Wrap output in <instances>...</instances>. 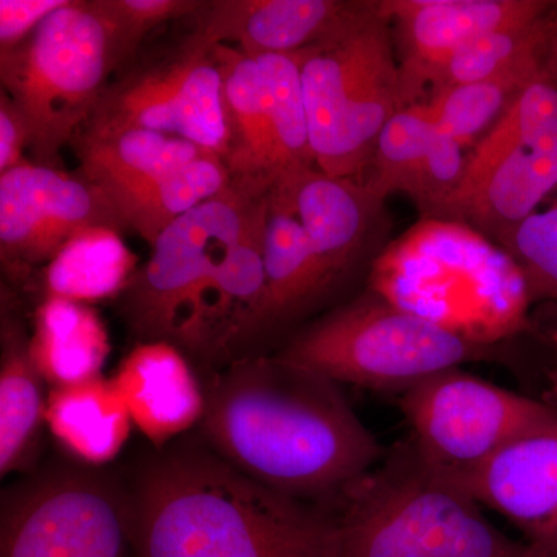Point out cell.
<instances>
[{"label": "cell", "instance_id": "1", "mask_svg": "<svg viewBox=\"0 0 557 557\" xmlns=\"http://www.w3.org/2000/svg\"><path fill=\"white\" fill-rule=\"evenodd\" d=\"M201 429L230 467L304 504H343L386 457L338 383L276 355L219 376Z\"/></svg>", "mask_w": 557, "mask_h": 557}, {"label": "cell", "instance_id": "2", "mask_svg": "<svg viewBox=\"0 0 557 557\" xmlns=\"http://www.w3.org/2000/svg\"><path fill=\"white\" fill-rule=\"evenodd\" d=\"M131 512L134 557H335V516L215 456L156 461Z\"/></svg>", "mask_w": 557, "mask_h": 557}, {"label": "cell", "instance_id": "3", "mask_svg": "<svg viewBox=\"0 0 557 557\" xmlns=\"http://www.w3.org/2000/svg\"><path fill=\"white\" fill-rule=\"evenodd\" d=\"M369 289L478 346L528 327L525 278L504 249L450 220L426 219L373 263Z\"/></svg>", "mask_w": 557, "mask_h": 557}, {"label": "cell", "instance_id": "4", "mask_svg": "<svg viewBox=\"0 0 557 557\" xmlns=\"http://www.w3.org/2000/svg\"><path fill=\"white\" fill-rule=\"evenodd\" d=\"M480 507L406 440L343 502L335 557H557L502 533Z\"/></svg>", "mask_w": 557, "mask_h": 557}, {"label": "cell", "instance_id": "5", "mask_svg": "<svg viewBox=\"0 0 557 557\" xmlns=\"http://www.w3.org/2000/svg\"><path fill=\"white\" fill-rule=\"evenodd\" d=\"M298 57L318 170L361 180L381 131L409 108L383 0H358L332 32Z\"/></svg>", "mask_w": 557, "mask_h": 557}, {"label": "cell", "instance_id": "6", "mask_svg": "<svg viewBox=\"0 0 557 557\" xmlns=\"http://www.w3.org/2000/svg\"><path fill=\"white\" fill-rule=\"evenodd\" d=\"M120 64L112 27L95 0H70L20 47L0 53L2 91L24 116L35 163L57 166Z\"/></svg>", "mask_w": 557, "mask_h": 557}, {"label": "cell", "instance_id": "7", "mask_svg": "<svg viewBox=\"0 0 557 557\" xmlns=\"http://www.w3.org/2000/svg\"><path fill=\"white\" fill-rule=\"evenodd\" d=\"M491 354L369 289L293 336L276 357L338 384L401 394Z\"/></svg>", "mask_w": 557, "mask_h": 557}, {"label": "cell", "instance_id": "8", "mask_svg": "<svg viewBox=\"0 0 557 557\" xmlns=\"http://www.w3.org/2000/svg\"><path fill=\"white\" fill-rule=\"evenodd\" d=\"M262 197L230 183L153 242L148 262L124 292L127 321L143 343L166 341L199 354L205 300L215 270Z\"/></svg>", "mask_w": 557, "mask_h": 557}, {"label": "cell", "instance_id": "9", "mask_svg": "<svg viewBox=\"0 0 557 557\" xmlns=\"http://www.w3.org/2000/svg\"><path fill=\"white\" fill-rule=\"evenodd\" d=\"M398 405L417 456L457 486L516 440L557 423V410L545 403L461 369L409 387Z\"/></svg>", "mask_w": 557, "mask_h": 557}, {"label": "cell", "instance_id": "10", "mask_svg": "<svg viewBox=\"0 0 557 557\" xmlns=\"http://www.w3.org/2000/svg\"><path fill=\"white\" fill-rule=\"evenodd\" d=\"M129 549L131 505L90 475L40 479L3 505L0 557H127Z\"/></svg>", "mask_w": 557, "mask_h": 557}, {"label": "cell", "instance_id": "11", "mask_svg": "<svg viewBox=\"0 0 557 557\" xmlns=\"http://www.w3.org/2000/svg\"><path fill=\"white\" fill-rule=\"evenodd\" d=\"M87 124L160 132L188 139L225 161L228 119L212 49L190 36L177 57L109 86Z\"/></svg>", "mask_w": 557, "mask_h": 557}, {"label": "cell", "instance_id": "12", "mask_svg": "<svg viewBox=\"0 0 557 557\" xmlns=\"http://www.w3.org/2000/svg\"><path fill=\"white\" fill-rule=\"evenodd\" d=\"M94 228L126 230L86 175L30 160L0 175V255L14 273L47 265L73 237Z\"/></svg>", "mask_w": 557, "mask_h": 557}, {"label": "cell", "instance_id": "13", "mask_svg": "<svg viewBox=\"0 0 557 557\" xmlns=\"http://www.w3.org/2000/svg\"><path fill=\"white\" fill-rule=\"evenodd\" d=\"M548 0H383L401 47L399 70L408 106L417 104L435 73L486 33L536 20Z\"/></svg>", "mask_w": 557, "mask_h": 557}, {"label": "cell", "instance_id": "14", "mask_svg": "<svg viewBox=\"0 0 557 557\" xmlns=\"http://www.w3.org/2000/svg\"><path fill=\"white\" fill-rule=\"evenodd\" d=\"M460 487L557 556V423L516 440Z\"/></svg>", "mask_w": 557, "mask_h": 557}, {"label": "cell", "instance_id": "15", "mask_svg": "<svg viewBox=\"0 0 557 557\" xmlns=\"http://www.w3.org/2000/svg\"><path fill=\"white\" fill-rule=\"evenodd\" d=\"M358 0H219L205 3L193 38L205 47L237 44L244 53H296L332 32Z\"/></svg>", "mask_w": 557, "mask_h": 557}, {"label": "cell", "instance_id": "16", "mask_svg": "<svg viewBox=\"0 0 557 557\" xmlns=\"http://www.w3.org/2000/svg\"><path fill=\"white\" fill-rule=\"evenodd\" d=\"M271 189L295 211L333 285L357 256L383 201L362 180L332 177L317 166L289 172Z\"/></svg>", "mask_w": 557, "mask_h": 557}, {"label": "cell", "instance_id": "17", "mask_svg": "<svg viewBox=\"0 0 557 557\" xmlns=\"http://www.w3.org/2000/svg\"><path fill=\"white\" fill-rule=\"evenodd\" d=\"M113 384L132 423L156 446L201 423L207 395L188 359L174 344L146 341L121 361Z\"/></svg>", "mask_w": 557, "mask_h": 557}, {"label": "cell", "instance_id": "18", "mask_svg": "<svg viewBox=\"0 0 557 557\" xmlns=\"http://www.w3.org/2000/svg\"><path fill=\"white\" fill-rule=\"evenodd\" d=\"M557 186V120L500 161L446 219L500 242Z\"/></svg>", "mask_w": 557, "mask_h": 557}, {"label": "cell", "instance_id": "19", "mask_svg": "<svg viewBox=\"0 0 557 557\" xmlns=\"http://www.w3.org/2000/svg\"><path fill=\"white\" fill-rule=\"evenodd\" d=\"M223 79L231 183L265 196L278 180L276 148L258 61L233 46L212 47Z\"/></svg>", "mask_w": 557, "mask_h": 557}, {"label": "cell", "instance_id": "20", "mask_svg": "<svg viewBox=\"0 0 557 557\" xmlns=\"http://www.w3.org/2000/svg\"><path fill=\"white\" fill-rule=\"evenodd\" d=\"M267 199L265 293L244 338L292 321L332 287L288 201L274 189Z\"/></svg>", "mask_w": 557, "mask_h": 557}, {"label": "cell", "instance_id": "21", "mask_svg": "<svg viewBox=\"0 0 557 557\" xmlns=\"http://www.w3.org/2000/svg\"><path fill=\"white\" fill-rule=\"evenodd\" d=\"M81 174L113 197L212 153L188 139L135 127L87 126L73 139Z\"/></svg>", "mask_w": 557, "mask_h": 557}, {"label": "cell", "instance_id": "22", "mask_svg": "<svg viewBox=\"0 0 557 557\" xmlns=\"http://www.w3.org/2000/svg\"><path fill=\"white\" fill-rule=\"evenodd\" d=\"M51 437L81 463L100 467L119 456L134 428L112 379L53 387L46 406Z\"/></svg>", "mask_w": 557, "mask_h": 557}, {"label": "cell", "instance_id": "23", "mask_svg": "<svg viewBox=\"0 0 557 557\" xmlns=\"http://www.w3.org/2000/svg\"><path fill=\"white\" fill-rule=\"evenodd\" d=\"M33 361L53 387L101 376L110 355L109 333L87 304L46 296L30 336Z\"/></svg>", "mask_w": 557, "mask_h": 557}, {"label": "cell", "instance_id": "24", "mask_svg": "<svg viewBox=\"0 0 557 557\" xmlns=\"http://www.w3.org/2000/svg\"><path fill=\"white\" fill-rule=\"evenodd\" d=\"M30 350V338L17 322L2 324V361H0V474L28 463L38 443L40 426L46 423L47 398Z\"/></svg>", "mask_w": 557, "mask_h": 557}, {"label": "cell", "instance_id": "25", "mask_svg": "<svg viewBox=\"0 0 557 557\" xmlns=\"http://www.w3.org/2000/svg\"><path fill=\"white\" fill-rule=\"evenodd\" d=\"M225 161L207 153L193 163L110 197L124 228L150 244L175 220L230 186Z\"/></svg>", "mask_w": 557, "mask_h": 557}, {"label": "cell", "instance_id": "26", "mask_svg": "<svg viewBox=\"0 0 557 557\" xmlns=\"http://www.w3.org/2000/svg\"><path fill=\"white\" fill-rule=\"evenodd\" d=\"M120 233L94 228L73 237L44 269L46 296L89 306L126 292L138 259Z\"/></svg>", "mask_w": 557, "mask_h": 557}, {"label": "cell", "instance_id": "27", "mask_svg": "<svg viewBox=\"0 0 557 557\" xmlns=\"http://www.w3.org/2000/svg\"><path fill=\"white\" fill-rule=\"evenodd\" d=\"M556 64L557 40L548 49L523 58L491 78L437 91L426 102L429 113L442 129L467 148L504 115L533 81Z\"/></svg>", "mask_w": 557, "mask_h": 557}, {"label": "cell", "instance_id": "28", "mask_svg": "<svg viewBox=\"0 0 557 557\" xmlns=\"http://www.w3.org/2000/svg\"><path fill=\"white\" fill-rule=\"evenodd\" d=\"M555 120H557V64L533 81L505 110L504 115L491 126V129L480 138L472 152L467 156L460 188L443 211L442 218L437 220L446 219L450 209L471 196L496 164L507 159L509 153L525 145L528 139L533 138L542 127Z\"/></svg>", "mask_w": 557, "mask_h": 557}, {"label": "cell", "instance_id": "29", "mask_svg": "<svg viewBox=\"0 0 557 557\" xmlns=\"http://www.w3.org/2000/svg\"><path fill=\"white\" fill-rule=\"evenodd\" d=\"M557 40V2L536 20L486 33L457 51L431 81L432 95L491 78Z\"/></svg>", "mask_w": 557, "mask_h": 557}, {"label": "cell", "instance_id": "30", "mask_svg": "<svg viewBox=\"0 0 557 557\" xmlns=\"http://www.w3.org/2000/svg\"><path fill=\"white\" fill-rule=\"evenodd\" d=\"M255 58L265 89L278 178L289 172L317 166L311 150L298 51L258 54Z\"/></svg>", "mask_w": 557, "mask_h": 557}, {"label": "cell", "instance_id": "31", "mask_svg": "<svg viewBox=\"0 0 557 557\" xmlns=\"http://www.w3.org/2000/svg\"><path fill=\"white\" fill-rule=\"evenodd\" d=\"M432 129L434 120L426 102H417L397 113L381 131L370 174L362 182L383 203L395 193L412 199Z\"/></svg>", "mask_w": 557, "mask_h": 557}, {"label": "cell", "instance_id": "32", "mask_svg": "<svg viewBox=\"0 0 557 557\" xmlns=\"http://www.w3.org/2000/svg\"><path fill=\"white\" fill-rule=\"evenodd\" d=\"M498 244L525 278L531 302L557 299V207L534 212Z\"/></svg>", "mask_w": 557, "mask_h": 557}, {"label": "cell", "instance_id": "33", "mask_svg": "<svg viewBox=\"0 0 557 557\" xmlns=\"http://www.w3.org/2000/svg\"><path fill=\"white\" fill-rule=\"evenodd\" d=\"M115 38L120 61L129 60L138 44L153 28L177 17L199 13L196 0H95Z\"/></svg>", "mask_w": 557, "mask_h": 557}, {"label": "cell", "instance_id": "34", "mask_svg": "<svg viewBox=\"0 0 557 557\" xmlns=\"http://www.w3.org/2000/svg\"><path fill=\"white\" fill-rule=\"evenodd\" d=\"M70 0H0V53L20 47Z\"/></svg>", "mask_w": 557, "mask_h": 557}, {"label": "cell", "instance_id": "35", "mask_svg": "<svg viewBox=\"0 0 557 557\" xmlns=\"http://www.w3.org/2000/svg\"><path fill=\"white\" fill-rule=\"evenodd\" d=\"M28 129L21 110L9 95H0V175L24 163L28 149Z\"/></svg>", "mask_w": 557, "mask_h": 557}]
</instances>
